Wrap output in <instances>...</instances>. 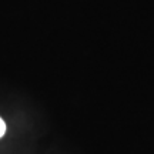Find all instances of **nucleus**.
Masks as SVG:
<instances>
[{"mask_svg":"<svg viewBox=\"0 0 154 154\" xmlns=\"http://www.w3.org/2000/svg\"><path fill=\"white\" fill-rule=\"evenodd\" d=\"M5 133H6V123H5V120L0 117V137H3Z\"/></svg>","mask_w":154,"mask_h":154,"instance_id":"f257e3e1","label":"nucleus"}]
</instances>
